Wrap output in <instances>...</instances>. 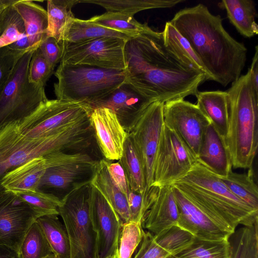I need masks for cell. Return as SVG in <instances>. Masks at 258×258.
<instances>
[{"label": "cell", "instance_id": "obj_20", "mask_svg": "<svg viewBox=\"0 0 258 258\" xmlns=\"http://www.w3.org/2000/svg\"><path fill=\"white\" fill-rule=\"evenodd\" d=\"M178 211L172 185L157 187L154 200L146 213L142 224L153 235L177 225Z\"/></svg>", "mask_w": 258, "mask_h": 258}, {"label": "cell", "instance_id": "obj_3", "mask_svg": "<svg viewBox=\"0 0 258 258\" xmlns=\"http://www.w3.org/2000/svg\"><path fill=\"white\" fill-rule=\"evenodd\" d=\"M172 185L231 234L239 224L247 226L258 222V211L235 196L221 178L199 161Z\"/></svg>", "mask_w": 258, "mask_h": 258}, {"label": "cell", "instance_id": "obj_47", "mask_svg": "<svg viewBox=\"0 0 258 258\" xmlns=\"http://www.w3.org/2000/svg\"><path fill=\"white\" fill-rule=\"evenodd\" d=\"M254 91L258 94V47H255V52L250 67L248 68Z\"/></svg>", "mask_w": 258, "mask_h": 258}, {"label": "cell", "instance_id": "obj_25", "mask_svg": "<svg viewBox=\"0 0 258 258\" xmlns=\"http://www.w3.org/2000/svg\"><path fill=\"white\" fill-rule=\"evenodd\" d=\"M13 6L23 20L30 46L39 45L47 37V11L32 1H17Z\"/></svg>", "mask_w": 258, "mask_h": 258}, {"label": "cell", "instance_id": "obj_43", "mask_svg": "<svg viewBox=\"0 0 258 258\" xmlns=\"http://www.w3.org/2000/svg\"><path fill=\"white\" fill-rule=\"evenodd\" d=\"M52 68L36 49L33 53L28 70V78L30 83L45 86L47 81L54 73Z\"/></svg>", "mask_w": 258, "mask_h": 258}, {"label": "cell", "instance_id": "obj_42", "mask_svg": "<svg viewBox=\"0 0 258 258\" xmlns=\"http://www.w3.org/2000/svg\"><path fill=\"white\" fill-rule=\"evenodd\" d=\"M30 48L18 50L8 45L0 48V95L8 83L18 61Z\"/></svg>", "mask_w": 258, "mask_h": 258}, {"label": "cell", "instance_id": "obj_45", "mask_svg": "<svg viewBox=\"0 0 258 258\" xmlns=\"http://www.w3.org/2000/svg\"><path fill=\"white\" fill-rule=\"evenodd\" d=\"M44 58L48 64L54 69L60 62L62 56V48L60 42L52 37H46L38 47Z\"/></svg>", "mask_w": 258, "mask_h": 258}, {"label": "cell", "instance_id": "obj_52", "mask_svg": "<svg viewBox=\"0 0 258 258\" xmlns=\"http://www.w3.org/2000/svg\"><path fill=\"white\" fill-rule=\"evenodd\" d=\"M117 254H118V252L112 255L107 256L105 258H117Z\"/></svg>", "mask_w": 258, "mask_h": 258}, {"label": "cell", "instance_id": "obj_15", "mask_svg": "<svg viewBox=\"0 0 258 258\" xmlns=\"http://www.w3.org/2000/svg\"><path fill=\"white\" fill-rule=\"evenodd\" d=\"M38 218L29 206L14 193H0V245L19 254L23 240Z\"/></svg>", "mask_w": 258, "mask_h": 258}, {"label": "cell", "instance_id": "obj_26", "mask_svg": "<svg viewBox=\"0 0 258 258\" xmlns=\"http://www.w3.org/2000/svg\"><path fill=\"white\" fill-rule=\"evenodd\" d=\"M218 6L225 10L230 22L243 36L250 38L258 33L255 22V4L251 0H223Z\"/></svg>", "mask_w": 258, "mask_h": 258}, {"label": "cell", "instance_id": "obj_16", "mask_svg": "<svg viewBox=\"0 0 258 258\" xmlns=\"http://www.w3.org/2000/svg\"><path fill=\"white\" fill-rule=\"evenodd\" d=\"M90 214L96 234V258L114 254L118 252L123 223L108 201L92 185Z\"/></svg>", "mask_w": 258, "mask_h": 258}, {"label": "cell", "instance_id": "obj_1", "mask_svg": "<svg viewBox=\"0 0 258 258\" xmlns=\"http://www.w3.org/2000/svg\"><path fill=\"white\" fill-rule=\"evenodd\" d=\"M126 83L150 101L165 103L195 95L207 77L180 61L166 47L162 32L144 24L124 49Z\"/></svg>", "mask_w": 258, "mask_h": 258}, {"label": "cell", "instance_id": "obj_41", "mask_svg": "<svg viewBox=\"0 0 258 258\" xmlns=\"http://www.w3.org/2000/svg\"><path fill=\"white\" fill-rule=\"evenodd\" d=\"M144 230L139 222L123 223L120 233L117 258H132L142 240Z\"/></svg>", "mask_w": 258, "mask_h": 258}, {"label": "cell", "instance_id": "obj_9", "mask_svg": "<svg viewBox=\"0 0 258 258\" xmlns=\"http://www.w3.org/2000/svg\"><path fill=\"white\" fill-rule=\"evenodd\" d=\"M91 182L73 189L58 207L70 244V258H96V234L90 214Z\"/></svg>", "mask_w": 258, "mask_h": 258}, {"label": "cell", "instance_id": "obj_49", "mask_svg": "<svg viewBox=\"0 0 258 258\" xmlns=\"http://www.w3.org/2000/svg\"><path fill=\"white\" fill-rule=\"evenodd\" d=\"M0 258H20V256L14 250L0 245Z\"/></svg>", "mask_w": 258, "mask_h": 258}, {"label": "cell", "instance_id": "obj_48", "mask_svg": "<svg viewBox=\"0 0 258 258\" xmlns=\"http://www.w3.org/2000/svg\"><path fill=\"white\" fill-rule=\"evenodd\" d=\"M8 46L13 49L18 50H25L31 47L26 33L20 38Z\"/></svg>", "mask_w": 258, "mask_h": 258}, {"label": "cell", "instance_id": "obj_12", "mask_svg": "<svg viewBox=\"0 0 258 258\" xmlns=\"http://www.w3.org/2000/svg\"><path fill=\"white\" fill-rule=\"evenodd\" d=\"M126 41L105 37L73 43L61 41L62 56L59 63L125 70L124 49Z\"/></svg>", "mask_w": 258, "mask_h": 258}, {"label": "cell", "instance_id": "obj_7", "mask_svg": "<svg viewBox=\"0 0 258 258\" xmlns=\"http://www.w3.org/2000/svg\"><path fill=\"white\" fill-rule=\"evenodd\" d=\"M39 46H32L20 58L0 95V130L12 122H20L48 100L44 86L30 83L28 78L32 55Z\"/></svg>", "mask_w": 258, "mask_h": 258}, {"label": "cell", "instance_id": "obj_2", "mask_svg": "<svg viewBox=\"0 0 258 258\" xmlns=\"http://www.w3.org/2000/svg\"><path fill=\"white\" fill-rule=\"evenodd\" d=\"M169 22L189 43L209 80L226 87L240 77L247 48L226 31L220 15L200 4L180 10Z\"/></svg>", "mask_w": 258, "mask_h": 258}, {"label": "cell", "instance_id": "obj_4", "mask_svg": "<svg viewBox=\"0 0 258 258\" xmlns=\"http://www.w3.org/2000/svg\"><path fill=\"white\" fill-rule=\"evenodd\" d=\"M18 123L12 122L0 130V182L7 173L32 159L56 151L85 152L93 138L89 121L86 119L42 138L22 135ZM4 191L0 185V193Z\"/></svg>", "mask_w": 258, "mask_h": 258}, {"label": "cell", "instance_id": "obj_46", "mask_svg": "<svg viewBox=\"0 0 258 258\" xmlns=\"http://www.w3.org/2000/svg\"><path fill=\"white\" fill-rule=\"evenodd\" d=\"M109 174L120 190L127 197L131 191L124 171L119 162L111 163L108 161Z\"/></svg>", "mask_w": 258, "mask_h": 258}, {"label": "cell", "instance_id": "obj_51", "mask_svg": "<svg viewBox=\"0 0 258 258\" xmlns=\"http://www.w3.org/2000/svg\"><path fill=\"white\" fill-rule=\"evenodd\" d=\"M45 258H59L56 254L54 253L51 252V253L47 255Z\"/></svg>", "mask_w": 258, "mask_h": 258}, {"label": "cell", "instance_id": "obj_6", "mask_svg": "<svg viewBox=\"0 0 258 258\" xmlns=\"http://www.w3.org/2000/svg\"><path fill=\"white\" fill-rule=\"evenodd\" d=\"M54 92L58 100L89 103L105 98L126 83L125 70L59 63Z\"/></svg>", "mask_w": 258, "mask_h": 258}, {"label": "cell", "instance_id": "obj_36", "mask_svg": "<svg viewBox=\"0 0 258 258\" xmlns=\"http://www.w3.org/2000/svg\"><path fill=\"white\" fill-rule=\"evenodd\" d=\"M100 26L135 37L143 30L144 24L138 22L133 16L118 12H108L88 19Z\"/></svg>", "mask_w": 258, "mask_h": 258}, {"label": "cell", "instance_id": "obj_24", "mask_svg": "<svg viewBox=\"0 0 258 258\" xmlns=\"http://www.w3.org/2000/svg\"><path fill=\"white\" fill-rule=\"evenodd\" d=\"M197 106L209 119L224 144L227 133L228 111L226 91H199Z\"/></svg>", "mask_w": 258, "mask_h": 258}, {"label": "cell", "instance_id": "obj_27", "mask_svg": "<svg viewBox=\"0 0 258 258\" xmlns=\"http://www.w3.org/2000/svg\"><path fill=\"white\" fill-rule=\"evenodd\" d=\"M105 37H117L126 40L133 37L96 24L89 20L75 18L67 25L62 41L73 43Z\"/></svg>", "mask_w": 258, "mask_h": 258}, {"label": "cell", "instance_id": "obj_35", "mask_svg": "<svg viewBox=\"0 0 258 258\" xmlns=\"http://www.w3.org/2000/svg\"><path fill=\"white\" fill-rule=\"evenodd\" d=\"M221 180L237 197L258 211V188L252 177V168L247 173H237L232 170Z\"/></svg>", "mask_w": 258, "mask_h": 258}, {"label": "cell", "instance_id": "obj_11", "mask_svg": "<svg viewBox=\"0 0 258 258\" xmlns=\"http://www.w3.org/2000/svg\"><path fill=\"white\" fill-rule=\"evenodd\" d=\"M163 105L160 101L148 103L125 130L140 158L148 192L152 187L154 160L164 124Z\"/></svg>", "mask_w": 258, "mask_h": 258}, {"label": "cell", "instance_id": "obj_44", "mask_svg": "<svg viewBox=\"0 0 258 258\" xmlns=\"http://www.w3.org/2000/svg\"><path fill=\"white\" fill-rule=\"evenodd\" d=\"M169 255L156 243L153 234L144 231L139 249L133 258H163Z\"/></svg>", "mask_w": 258, "mask_h": 258}, {"label": "cell", "instance_id": "obj_39", "mask_svg": "<svg viewBox=\"0 0 258 258\" xmlns=\"http://www.w3.org/2000/svg\"><path fill=\"white\" fill-rule=\"evenodd\" d=\"M51 252V248L36 221L29 228L21 244L20 258H45Z\"/></svg>", "mask_w": 258, "mask_h": 258}, {"label": "cell", "instance_id": "obj_5", "mask_svg": "<svg viewBox=\"0 0 258 258\" xmlns=\"http://www.w3.org/2000/svg\"><path fill=\"white\" fill-rule=\"evenodd\" d=\"M228 126L225 145L232 166L251 169L258 146V94L249 70L226 91Z\"/></svg>", "mask_w": 258, "mask_h": 258}, {"label": "cell", "instance_id": "obj_32", "mask_svg": "<svg viewBox=\"0 0 258 258\" xmlns=\"http://www.w3.org/2000/svg\"><path fill=\"white\" fill-rule=\"evenodd\" d=\"M79 0H49L47 1L48 27L47 36L62 41L65 29L75 18L72 9Z\"/></svg>", "mask_w": 258, "mask_h": 258}, {"label": "cell", "instance_id": "obj_21", "mask_svg": "<svg viewBox=\"0 0 258 258\" xmlns=\"http://www.w3.org/2000/svg\"><path fill=\"white\" fill-rule=\"evenodd\" d=\"M198 161L220 178L226 177L232 170L225 145L211 123L204 133Z\"/></svg>", "mask_w": 258, "mask_h": 258}, {"label": "cell", "instance_id": "obj_13", "mask_svg": "<svg viewBox=\"0 0 258 258\" xmlns=\"http://www.w3.org/2000/svg\"><path fill=\"white\" fill-rule=\"evenodd\" d=\"M197 161L175 133L164 123L154 160L152 187L172 185Z\"/></svg>", "mask_w": 258, "mask_h": 258}, {"label": "cell", "instance_id": "obj_8", "mask_svg": "<svg viewBox=\"0 0 258 258\" xmlns=\"http://www.w3.org/2000/svg\"><path fill=\"white\" fill-rule=\"evenodd\" d=\"M43 157L45 170L36 190L60 200L73 189L91 182L99 161L87 152L56 151Z\"/></svg>", "mask_w": 258, "mask_h": 258}, {"label": "cell", "instance_id": "obj_40", "mask_svg": "<svg viewBox=\"0 0 258 258\" xmlns=\"http://www.w3.org/2000/svg\"><path fill=\"white\" fill-rule=\"evenodd\" d=\"M195 236L178 225L171 226L154 235L156 243L171 255L189 245Z\"/></svg>", "mask_w": 258, "mask_h": 258}, {"label": "cell", "instance_id": "obj_31", "mask_svg": "<svg viewBox=\"0 0 258 258\" xmlns=\"http://www.w3.org/2000/svg\"><path fill=\"white\" fill-rule=\"evenodd\" d=\"M184 0H79V3L100 6L106 12H118L131 16L140 11L160 8H170Z\"/></svg>", "mask_w": 258, "mask_h": 258}, {"label": "cell", "instance_id": "obj_19", "mask_svg": "<svg viewBox=\"0 0 258 258\" xmlns=\"http://www.w3.org/2000/svg\"><path fill=\"white\" fill-rule=\"evenodd\" d=\"M150 102L152 101L125 83L105 98L85 103L92 109L106 108L111 110L125 130L138 111Z\"/></svg>", "mask_w": 258, "mask_h": 258}, {"label": "cell", "instance_id": "obj_53", "mask_svg": "<svg viewBox=\"0 0 258 258\" xmlns=\"http://www.w3.org/2000/svg\"><path fill=\"white\" fill-rule=\"evenodd\" d=\"M163 258H174L172 255H169L166 257H164Z\"/></svg>", "mask_w": 258, "mask_h": 258}, {"label": "cell", "instance_id": "obj_37", "mask_svg": "<svg viewBox=\"0 0 258 258\" xmlns=\"http://www.w3.org/2000/svg\"><path fill=\"white\" fill-rule=\"evenodd\" d=\"M12 192L27 204L38 218L46 215H59L58 210L61 204V200L52 195L37 190Z\"/></svg>", "mask_w": 258, "mask_h": 258}, {"label": "cell", "instance_id": "obj_29", "mask_svg": "<svg viewBox=\"0 0 258 258\" xmlns=\"http://www.w3.org/2000/svg\"><path fill=\"white\" fill-rule=\"evenodd\" d=\"M118 162L124 171L131 190L140 194L147 193L143 167L128 136L124 142L122 155Z\"/></svg>", "mask_w": 258, "mask_h": 258}, {"label": "cell", "instance_id": "obj_33", "mask_svg": "<svg viewBox=\"0 0 258 258\" xmlns=\"http://www.w3.org/2000/svg\"><path fill=\"white\" fill-rule=\"evenodd\" d=\"M174 258H230L229 238L209 240L194 237L192 242L172 255Z\"/></svg>", "mask_w": 258, "mask_h": 258}, {"label": "cell", "instance_id": "obj_10", "mask_svg": "<svg viewBox=\"0 0 258 258\" xmlns=\"http://www.w3.org/2000/svg\"><path fill=\"white\" fill-rule=\"evenodd\" d=\"M92 109L84 102L47 100L18 123L19 132L31 138L53 135L89 117Z\"/></svg>", "mask_w": 258, "mask_h": 258}, {"label": "cell", "instance_id": "obj_28", "mask_svg": "<svg viewBox=\"0 0 258 258\" xmlns=\"http://www.w3.org/2000/svg\"><path fill=\"white\" fill-rule=\"evenodd\" d=\"M164 44L180 61L186 66L209 77L200 59L187 41L169 22H167L162 31Z\"/></svg>", "mask_w": 258, "mask_h": 258}, {"label": "cell", "instance_id": "obj_34", "mask_svg": "<svg viewBox=\"0 0 258 258\" xmlns=\"http://www.w3.org/2000/svg\"><path fill=\"white\" fill-rule=\"evenodd\" d=\"M257 223L243 226L230 235V258H258Z\"/></svg>", "mask_w": 258, "mask_h": 258}, {"label": "cell", "instance_id": "obj_30", "mask_svg": "<svg viewBox=\"0 0 258 258\" xmlns=\"http://www.w3.org/2000/svg\"><path fill=\"white\" fill-rule=\"evenodd\" d=\"M52 252L59 258H70V244L64 225L58 215H46L36 220Z\"/></svg>", "mask_w": 258, "mask_h": 258}, {"label": "cell", "instance_id": "obj_22", "mask_svg": "<svg viewBox=\"0 0 258 258\" xmlns=\"http://www.w3.org/2000/svg\"><path fill=\"white\" fill-rule=\"evenodd\" d=\"M108 162L104 158L99 160L91 184L108 201L122 222H127L130 219L127 199L111 179L108 171Z\"/></svg>", "mask_w": 258, "mask_h": 258}, {"label": "cell", "instance_id": "obj_18", "mask_svg": "<svg viewBox=\"0 0 258 258\" xmlns=\"http://www.w3.org/2000/svg\"><path fill=\"white\" fill-rule=\"evenodd\" d=\"M178 211L177 225L197 238L220 240L230 233L222 229L176 187L172 185Z\"/></svg>", "mask_w": 258, "mask_h": 258}, {"label": "cell", "instance_id": "obj_17", "mask_svg": "<svg viewBox=\"0 0 258 258\" xmlns=\"http://www.w3.org/2000/svg\"><path fill=\"white\" fill-rule=\"evenodd\" d=\"M90 120L104 159L110 161L119 160L127 135L115 113L106 108L93 109Z\"/></svg>", "mask_w": 258, "mask_h": 258}, {"label": "cell", "instance_id": "obj_50", "mask_svg": "<svg viewBox=\"0 0 258 258\" xmlns=\"http://www.w3.org/2000/svg\"><path fill=\"white\" fill-rule=\"evenodd\" d=\"M18 0H0V15L8 7L14 5Z\"/></svg>", "mask_w": 258, "mask_h": 258}, {"label": "cell", "instance_id": "obj_38", "mask_svg": "<svg viewBox=\"0 0 258 258\" xmlns=\"http://www.w3.org/2000/svg\"><path fill=\"white\" fill-rule=\"evenodd\" d=\"M25 34L23 20L13 5L0 15V48L9 45Z\"/></svg>", "mask_w": 258, "mask_h": 258}, {"label": "cell", "instance_id": "obj_23", "mask_svg": "<svg viewBox=\"0 0 258 258\" xmlns=\"http://www.w3.org/2000/svg\"><path fill=\"white\" fill-rule=\"evenodd\" d=\"M45 168L43 157L32 159L7 173L0 185L4 190H35Z\"/></svg>", "mask_w": 258, "mask_h": 258}, {"label": "cell", "instance_id": "obj_14", "mask_svg": "<svg viewBox=\"0 0 258 258\" xmlns=\"http://www.w3.org/2000/svg\"><path fill=\"white\" fill-rule=\"evenodd\" d=\"M164 124L174 131L198 160L204 133L211 123L197 104L184 99L168 101L163 108Z\"/></svg>", "mask_w": 258, "mask_h": 258}]
</instances>
